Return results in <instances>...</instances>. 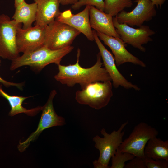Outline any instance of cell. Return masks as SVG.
<instances>
[{
	"instance_id": "cell-17",
	"label": "cell",
	"mask_w": 168,
	"mask_h": 168,
	"mask_svg": "<svg viewBox=\"0 0 168 168\" xmlns=\"http://www.w3.org/2000/svg\"><path fill=\"white\" fill-rule=\"evenodd\" d=\"M12 19L18 23L23 24V29L32 27L33 23L35 21L37 5L35 2L28 4L25 1L15 7Z\"/></svg>"
},
{
	"instance_id": "cell-18",
	"label": "cell",
	"mask_w": 168,
	"mask_h": 168,
	"mask_svg": "<svg viewBox=\"0 0 168 168\" xmlns=\"http://www.w3.org/2000/svg\"><path fill=\"white\" fill-rule=\"evenodd\" d=\"M2 84H0V96L5 98L9 102L11 110L9 115L13 116L18 114L24 113L30 116H35L42 110V106H38L30 109L24 107L22 104L26 99L31 96H12L5 92L2 89Z\"/></svg>"
},
{
	"instance_id": "cell-27",
	"label": "cell",
	"mask_w": 168,
	"mask_h": 168,
	"mask_svg": "<svg viewBox=\"0 0 168 168\" xmlns=\"http://www.w3.org/2000/svg\"><path fill=\"white\" fill-rule=\"evenodd\" d=\"M153 5L156 6L157 7H161L164 3L166 0H150Z\"/></svg>"
},
{
	"instance_id": "cell-15",
	"label": "cell",
	"mask_w": 168,
	"mask_h": 168,
	"mask_svg": "<svg viewBox=\"0 0 168 168\" xmlns=\"http://www.w3.org/2000/svg\"><path fill=\"white\" fill-rule=\"evenodd\" d=\"M89 20L91 28L110 36L120 38L114 26L113 17L95 7L90 6Z\"/></svg>"
},
{
	"instance_id": "cell-3",
	"label": "cell",
	"mask_w": 168,
	"mask_h": 168,
	"mask_svg": "<svg viewBox=\"0 0 168 168\" xmlns=\"http://www.w3.org/2000/svg\"><path fill=\"white\" fill-rule=\"evenodd\" d=\"M128 124V121L124 122L117 130H114L110 134L108 133L105 128H102L100 133L103 138L98 135L94 137L93 140L95 143V147L100 152L98 160L93 162L94 168L110 167L109 166L110 161L123 141L125 133L123 129Z\"/></svg>"
},
{
	"instance_id": "cell-16",
	"label": "cell",
	"mask_w": 168,
	"mask_h": 168,
	"mask_svg": "<svg viewBox=\"0 0 168 168\" xmlns=\"http://www.w3.org/2000/svg\"><path fill=\"white\" fill-rule=\"evenodd\" d=\"M37 5L35 25L46 26L59 15L58 0H34Z\"/></svg>"
},
{
	"instance_id": "cell-2",
	"label": "cell",
	"mask_w": 168,
	"mask_h": 168,
	"mask_svg": "<svg viewBox=\"0 0 168 168\" xmlns=\"http://www.w3.org/2000/svg\"><path fill=\"white\" fill-rule=\"evenodd\" d=\"M74 47L70 46L59 49L52 50L44 45L35 50L23 53L12 61L11 70L25 66H30L35 72L41 71L47 65L54 63L60 64L62 58L70 53Z\"/></svg>"
},
{
	"instance_id": "cell-9",
	"label": "cell",
	"mask_w": 168,
	"mask_h": 168,
	"mask_svg": "<svg viewBox=\"0 0 168 168\" xmlns=\"http://www.w3.org/2000/svg\"><path fill=\"white\" fill-rule=\"evenodd\" d=\"M113 20L117 33L125 44L130 45L142 52H145L146 48L142 45L152 41L150 36L155 34L154 31L147 25H142L135 28L125 23L120 24L115 17H113Z\"/></svg>"
},
{
	"instance_id": "cell-6",
	"label": "cell",
	"mask_w": 168,
	"mask_h": 168,
	"mask_svg": "<svg viewBox=\"0 0 168 168\" xmlns=\"http://www.w3.org/2000/svg\"><path fill=\"white\" fill-rule=\"evenodd\" d=\"M46 29L44 46L52 50L71 46L81 33L71 26L56 20L46 26Z\"/></svg>"
},
{
	"instance_id": "cell-25",
	"label": "cell",
	"mask_w": 168,
	"mask_h": 168,
	"mask_svg": "<svg viewBox=\"0 0 168 168\" xmlns=\"http://www.w3.org/2000/svg\"><path fill=\"white\" fill-rule=\"evenodd\" d=\"M1 60L0 59V66H1ZM0 83L3 84L6 87H9L12 86H15L20 90L22 89L23 87L24 84V82L18 83L7 81L2 78L0 76Z\"/></svg>"
},
{
	"instance_id": "cell-5",
	"label": "cell",
	"mask_w": 168,
	"mask_h": 168,
	"mask_svg": "<svg viewBox=\"0 0 168 168\" xmlns=\"http://www.w3.org/2000/svg\"><path fill=\"white\" fill-rule=\"evenodd\" d=\"M158 134V131L154 127L145 122H141L134 127L119 148L122 152L129 153L135 157L144 158V151L147 143Z\"/></svg>"
},
{
	"instance_id": "cell-29",
	"label": "cell",
	"mask_w": 168,
	"mask_h": 168,
	"mask_svg": "<svg viewBox=\"0 0 168 168\" xmlns=\"http://www.w3.org/2000/svg\"></svg>"
},
{
	"instance_id": "cell-13",
	"label": "cell",
	"mask_w": 168,
	"mask_h": 168,
	"mask_svg": "<svg viewBox=\"0 0 168 168\" xmlns=\"http://www.w3.org/2000/svg\"><path fill=\"white\" fill-rule=\"evenodd\" d=\"M96 33L99 38L111 50L117 66L126 63H132L143 67L146 66L142 61L127 50L125 48L127 44L121 38L110 36L99 32L96 31Z\"/></svg>"
},
{
	"instance_id": "cell-11",
	"label": "cell",
	"mask_w": 168,
	"mask_h": 168,
	"mask_svg": "<svg viewBox=\"0 0 168 168\" xmlns=\"http://www.w3.org/2000/svg\"><path fill=\"white\" fill-rule=\"evenodd\" d=\"M46 26L35 25L26 29L18 27L16 43L19 52L32 51L44 45Z\"/></svg>"
},
{
	"instance_id": "cell-28",
	"label": "cell",
	"mask_w": 168,
	"mask_h": 168,
	"mask_svg": "<svg viewBox=\"0 0 168 168\" xmlns=\"http://www.w3.org/2000/svg\"><path fill=\"white\" fill-rule=\"evenodd\" d=\"M24 1H25L24 0H14L15 7H16Z\"/></svg>"
},
{
	"instance_id": "cell-20",
	"label": "cell",
	"mask_w": 168,
	"mask_h": 168,
	"mask_svg": "<svg viewBox=\"0 0 168 168\" xmlns=\"http://www.w3.org/2000/svg\"><path fill=\"white\" fill-rule=\"evenodd\" d=\"M104 12L113 17L115 16L125 8L130 7L133 5L131 0H104Z\"/></svg>"
},
{
	"instance_id": "cell-22",
	"label": "cell",
	"mask_w": 168,
	"mask_h": 168,
	"mask_svg": "<svg viewBox=\"0 0 168 168\" xmlns=\"http://www.w3.org/2000/svg\"><path fill=\"white\" fill-rule=\"evenodd\" d=\"M95 6L96 8L104 12V0H78L72 5L71 7L74 10H78L84 5Z\"/></svg>"
},
{
	"instance_id": "cell-4",
	"label": "cell",
	"mask_w": 168,
	"mask_h": 168,
	"mask_svg": "<svg viewBox=\"0 0 168 168\" xmlns=\"http://www.w3.org/2000/svg\"><path fill=\"white\" fill-rule=\"evenodd\" d=\"M111 81L92 83L75 93V100L79 104L87 105L96 110L107 106L113 95Z\"/></svg>"
},
{
	"instance_id": "cell-21",
	"label": "cell",
	"mask_w": 168,
	"mask_h": 168,
	"mask_svg": "<svg viewBox=\"0 0 168 168\" xmlns=\"http://www.w3.org/2000/svg\"><path fill=\"white\" fill-rule=\"evenodd\" d=\"M133 154L128 152H122L118 148L114 154L111 157V165L110 168H124L125 163L135 157Z\"/></svg>"
},
{
	"instance_id": "cell-19",
	"label": "cell",
	"mask_w": 168,
	"mask_h": 168,
	"mask_svg": "<svg viewBox=\"0 0 168 168\" xmlns=\"http://www.w3.org/2000/svg\"><path fill=\"white\" fill-rule=\"evenodd\" d=\"M145 157L168 161V140L164 141L157 137L150 139L144 149Z\"/></svg>"
},
{
	"instance_id": "cell-23",
	"label": "cell",
	"mask_w": 168,
	"mask_h": 168,
	"mask_svg": "<svg viewBox=\"0 0 168 168\" xmlns=\"http://www.w3.org/2000/svg\"><path fill=\"white\" fill-rule=\"evenodd\" d=\"M145 165L147 168H168V161L164 159L154 160L145 157Z\"/></svg>"
},
{
	"instance_id": "cell-8",
	"label": "cell",
	"mask_w": 168,
	"mask_h": 168,
	"mask_svg": "<svg viewBox=\"0 0 168 168\" xmlns=\"http://www.w3.org/2000/svg\"><path fill=\"white\" fill-rule=\"evenodd\" d=\"M56 94L57 91L54 89L50 92L47 102L42 106L41 118L35 131L32 133L25 141L19 142L18 148L20 152L24 151L30 143L36 139L44 130L65 124L64 118L57 114L53 106V100Z\"/></svg>"
},
{
	"instance_id": "cell-1",
	"label": "cell",
	"mask_w": 168,
	"mask_h": 168,
	"mask_svg": "<svg viewBox=\"0 0 168 168\" xmlns=\"http://www.w3.org/2000/svg\"><path fill=\"white\" fill-rule=\"evenodd\" d=\"M80 52L78 49L75 63L66 66L60 64L58 65V72L54 76L56 81L69 87L78 84L82 89L93 82L111 81L105 68L102 67L103 64L99 52L97 55L96 63L89 68H85L81 67L79 63Z\"/></svg>"
},
{
	"instance_id": "cell-26",
	"label": "cell",
	"mask_w": 168,
	"mask_h": 168,
	"mask_svg": "<svg viewBox=\"0 0 168 168\" xmlns=\"http://www.w3.org/2000/svg\"><path fill=\"white\" fill-rule=\"evenodd\" d=\"M60 3L62 5L73 4L77 2L78 0H58Z\"/></svg>"
},
{
	"instance_id": "cell-14",
	"label": "cell",
	"mask_w": 168,
	"mask_h": 168,
	"mask_svg": "<svg viewBox=\"0 0 168 168\" xmlns=\"http://www.w3.org/2000/svg\"><path fill=\"white\" fill-rule=\"evenodd\" d=\"M90 6L86 5L80 12L73 14L70 9L60 12L56 20L66 24L83 34L90 40H94L89 15Z\"/></svg>"
},
{
	"instance_id": "cell-7",
	"label": "cell",
	"mask_w": 168,
	"mask_h": 168,
	"mask_svg": "<svg viewBox=\"0 0 168 168\" xmlns=\"http://www.w3.org/2000/svg\"><path fill=\"white\" fill-rule=\"evenodd\" d=\"M21 23L4 14L0 15V57L11 61L19 56L16 34Z\"/></svg>"
},
{
	"instance_id": "cell-12",
	"label": "cell",
	"mask_w": 168,
	"mask_h": 168,
	"mask_svg": "<svg viewBox=\"0 0 168 168\" xmlns=\"http://www.w3.org/2000/svg\"><path fill=\"white\" fill-rule=\"evenodd\" d=\"M95 40L103 60V64L110 76L112 85L115 88L121 86L126 89L133 88L139 91L140 88L128 81L120 73L117 68L114 56L105 47L97 35L95 30H92Z\"/></svg>"
},
{
	"instance_id": "cell-10",
	"label": "cell",
	"mask_w": 168,
	"mask_h": 168,
	"mask_svg": "<svg viewBox=\"0 0 168 168\" xmlns=\"http://www.w3.org/2000/svg\"><path fill=\"white\" fill-rule=\"evenodd\" d=\"M137 5L129 12L123 10L115 16L120 24L139 27L145 22L151 20L157 14L155 6L150 0H136Z\"/></svg>"
},
{
	"instance_id": "cell-24",
	"label": "cell",
	"mask_w": 168,
	"mask_h": 168,
	"mask_svg": "<svg viewBox=\"0 0 168 168\" xmlns=\"http://www.w3.org/2000/svg\"><path fill=\"white\" fill-rule=\"evenodd\" d=\"M125 168H147L144 158L135 157L125 164Z\"/></svg>"
}]
</instances>
